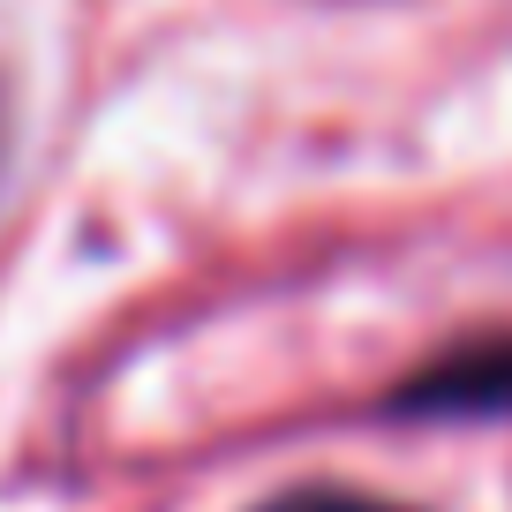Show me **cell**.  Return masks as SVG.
<instances>
[{
	"mask_svg": "<svg viewBox=\"0 0 512 512\" xmlns=\"http://www.w3.org/2000/svg\"><path fill=\"white\" fill-rule=\"evenodd\" d=\"M287 512H392V505H369V497H332V490H324V497H294Z\"/></svg>",
	"mask_w": 512,
	"mask_h": 512,
	"instance_id": "6da1fadb",
	"label": "cell"
}]
</instances>
